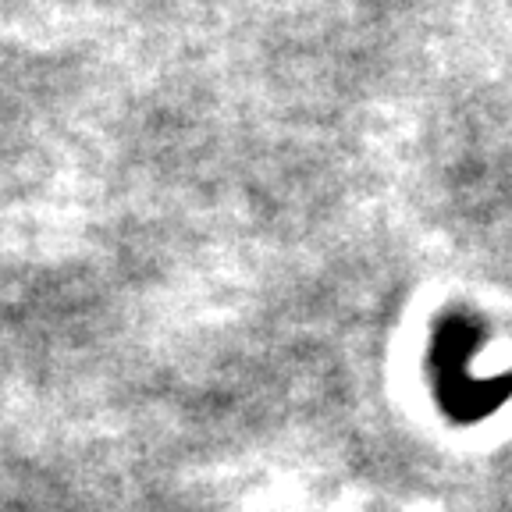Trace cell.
I'll list each match as a JSON object with an SVG mask.
<instances>
[{
    "label": "cell",
    "instance_id": "obj_1",
    "mask_svg": "<svg viewBox=\"0 0 512 512\" xmlns=\"http://www.w3.org/2000/svg\"><path fill=\"white\" fill-rule=\"evenodd\" d=\"M488 345V324L466 306H448L431 328L427 377L438 409L448 424H484L512 402V370L498 377H473L470 363Z\"/></svg>",
    "mask_w": 512,
    "mask_h": 512
}]
</instances>
